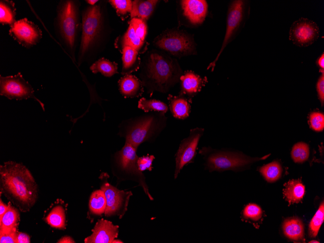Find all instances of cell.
<instances>
[{"mask_svg": "<svg viewBox=\"0 0 324 243\" xmlns=\"http://www.w3.org/2000/svg\"><path fill=\"white\" fill-rule=\"evenodd\" d=\"M1 189L23 211H27L35 203L37 185L29 170L21 163L13 161L0 166Z\"/></svg>", "mask_w": 324, "mask_h": 243, "instance_id": "cell-1", "label": "cell"}, {"mask_svg": "<svg viewBox=\"0 0 324 243\" xmlns=\"http://www.w3.org/2000/svg\"><path fill=\"white\" fill-rule=\"evenodd\" d=\"M167 123L164 113L152 112L124 120L118 126V134L137 149L142 143L155 140Z\"/></svg>", "mask_w": 324, "mask_h": 243, "instance_id": "cell-2", "label": "cell"}, {"mask_svg": "<svg viewBox=\"0 0 324 243\" xmlns=\"http://www.w3.org/2000/svg\"><path fill=\"white\" fill-rule=\"evenodd\" d=\"M182 71L171 60L152 53L141 74L142 84L148 93H166L179 80Z\"/></svg>", "mask_w": 324, "mask_h": 243, "instance_id": "cell-3", "label": "cell"}, {"mask_svg": "<svg viewBox=\"0 0 324 243\" xmlns=\"http://www.w3.org/2000/svg\"><path fill=\"white\" fill-rule=\"evenodd\" d=\"M199 153L203 156L205 169L210 172L240 170L259 159L249 157L242 153L218 151L206 146L202 147Z\"/></svg>", "mask_w": 324, "mask_h": 243, "instance_id": "cell-4", "label": "cell"}, {"mask_svg": "<svg viewBox=\"0 0 324 243\" xmlns=\"http://www.w3.org/2000/svg\"><path fill=\"white\" fill-rule=\"evenodd\" d=\"M0 95L16 100L32 98L38 102L44 111V104L37 98L32 86L24 80L20 73L13 76H0Z\"/></svg>", "mask_w": 324, "mask_h": 243, "instance_id": "cell-5", "label": "cell"}, {"mask_svg": "<svg viewBox=\"0 0 324 243\" xmlns=\"http://www.w3.org/2000/svg\"><path fill=\"white\" fill-rule=\"evenodd\" d=\"M155 45L177 56L193 54L195 49L193 39L187 34L179 32H170L162 34L155 41Z\"/></svg>", "mask_w": 324, "mask_h": 243, "instance_id": "cell-6", "label": "cell"}, {"mask_svg": "<svg viewBox=\"0 0 324 243\" xmlns=\"http://www.w3.org/2000/svg\"><path fill=\"white\" fill-rule=\"evenodd\" d=\"M101 17L99 5L91 6L83 14L80 58L85 54L97 38L101 26Z\"/></svg>", "mask_w": 324, "mask_h": 243, "instance_id": "cell-7", "label": "cell"}, {"mask_svg": "<svg viewBox=\"0 0 324 243\" xmlns=\"http://www.w3.org/2000/svg\"><path fill=\"white\" fill-rule=\"evenodd\" d=\"M204 132V129L196 127L190 130L189 136L183 139L176 155V179L184 166L193 163L197 154L198 145Z\"/></svg>", "mask_w": 324, "mask_h": 243, "instance_id": "cell-8", "label": "cell"}, {"mask_svg": "<svg viewBox=\"0 0 324 243\" xmlns=\"http://www.w3.org/2000/svg\"><path fill=\"white\" fill-rule=\"evenodd\" d=\"M58 22L61 34L68 47H74L77 30V7L71 0L65 1L58 11Z\"/></svg>", "mask_w": 324, "mask_h": 243, "instance_id": "cell-9", "label": "cell"}, {"mask_svg": "<svg viewBox=\"0 0 324 243\" xmlns=\"http://www.w3.org/2000/svg\"><path fill=\"white\" fill-rule=\"evenodd\" d=\"M245 2L242 0L232 1L229 5L227 15L226 33L220 50L215 60L208 67L213 71L216 62L223 51L232 40L243 21L245 11Z\"/></svg>", "mask_w": 324, "mask_h": 243, "instance_id": "cell-10", "label": "cell"}, {"mask_svg": "<svg viewBox=\"0 0 324 243\" xmlns=\"http://www.w3.org/2000/svg\"><path fill=\"white\" fill-rule=\"evenodd\" d=\"M320 30L314 21L301 17L293 22L289 31V39L299 47H306L313 44L318 39Z\"/></svg>", "mask_w": 324, "mask_h": 243, "instance_id": "cell-11", "label": "cell"}, {"mask_svg": "<svg viewBox=\"0 0 324 243\" xmlns=\"http://www.w3.org/2000/svg\"><path fill=\"white\" fill-rule=\"evenodd\" d=\"M105 195L107 206L104 212L106 216L118 215L121 219L127 211V207L131 192H125L117 189L108 182L101 186Z\"/></svg>", "mask_w": 324, "mask_h": 243, "instance_id": "cell-12", "label": "cell"}, {"mask_svg": "<svg viewBox=\"0 0 324 243\" xmlns=\"http://www.w3.org/2000/svg\"><path fill=\"white\" fill-rule=\"evenodd\" d=\"M9 34L22 46L29 48L36 44L42 38V32L34 23L23 18L10 26Z\"/></svg>", "mask_w": 324, "mask_h": 243, "instance_id": "cell-13", "label": "cell"}, {"mask_svg": "<svg viewBox=\"0 0 324 243\" xmlns=\"http://www.w3.org/2000/svg\"><path fill=\"white\" fill-rule=\"evenodd\" d=\"M137 148L125 142L121 150L115 153L114 158L116 166L123 173L144 178V175L138 168Z\"/></svg>", "mask_w": 324, "mask_h": 243, "instance_id": "cell-14", "label": "cell"}, {"mask_svg": "<svg viewBox=\"0 0 324 243\" xmlns=\"http://www.w3.org/2000/svg\"><path fill=\"white\" fill-rule=\"evenodd\" d=\"M118 226L113 225L112 222L101 219L96 224L92 230V234L86 237L85 243H111L117 238Z\"/></svg>", "mask_w": 324, "mask_h": 243, "instance_id": "cell-15", "label": "cell"}, {"mask_svg": "<svg viewBox=\"0 0 324 243\" xmlns=\"http://www.w3.org/2000/svg\"><path fill=\"white\" fill-rule=\"evenodd\" d=\"M181 3L184 15L192 23L200 24L204 20L208 7L206 0H184Z\"/></svg>", "mask_w": 324, "mask_h": 243, "instance_id": "cell-16", "label": "cell"}, {"mask_svg": "<svg viewBox=\"0 0 324 243\" xmlns=\"http://www.w3.org/2000/svg\"><path fill=\"white\" fill-rule=\"evenodd\" d=\"M179 80L181 82L180 95H187L191 98L199 92L207 82L206 78H202L190 70L185 71L180 76Z\"/></svg>", "mask_w": 324, "mask_h": 243, "instance_id": "cell-17", "label": "cell"}, {"mask_svg": "<svg viewBox=\"0 0 324 243\" xmlns=\"http://www.w3.org/2000/svg\"><path fill=\"white\" fill-rule=\"evenodd\" d=\"M119 89L125 97H137L143 92L140 80L132 75H126L118 81Z\"/></svg>", "mask_w": 324, "mask_h": 243, "instance_id": "cell-18", "label": "cell"}, {"mask_svg": "<svg viewBox=\"0 0 324 243\" xmlns=\"http://www.w3.org/2000/svg\"><path fill=\"white\" fill-rule=\"evenodd\" d=\"M169 106L170 112L174 117L179 119H185L190 115L191 106L189 99L184 96H173L168 97Z\"/></svg>", "mask_w": 324, "mask_h": 243, "instance_id": "cell-19", "label": "cell"}, {"mask_svg": "<svg viewBox=\"0 0 324 243\" xmlns=\"http://www.w3.org/2000/svg\"><path fill=\"white\" fill-rule=\"evenodd\" d=\"M284 197L290 204L299 202L305 193V187L299 179L289 180L285 184Z\"/></svg>", "mask_w": 324, "mask_h": 243, "instance_id": "cell-20", "label": "cell"}, {"mask_svg": "<svg viewBox=\"0 0 324 243\" xmlns=\"http://www.w3.org/2000/svg\"><path fill=\"white\" fill-rule=\"evenodd\" d=\"M282 228L285 235L291 240L298 241L304 238V225L298 218L292 217L285 219L283 223Z\"/></svg>", "mask_w": 324, "mask_h": 243, "instance_id": "cell-21", "label": "cell"}, {"mask_svg": "<svg viewBox=\"0 0 324 243\" xmlns=\"http://www.w3.org/2000/svg\"><path fill=\"white\" fill-rule=\"evenodd\" d=\"M158 0H134L132 1L130 16L137 17L143 20H147L154 10Z\"/></svg>", "mask_w": 324, "mask_h": 243, "instance_id": "cell-22", "label": "cell"}, {"mask_svg": "<svg viewBox=\"0 0 324 243\" xmlns=\"http://www.w3.org/2000/svg\"><path fill=\"white\" fill-rule=\"evenodd\" d=\"M106 206V196L102 190H97L92 193L90 198L89 207L93 214L100 215L104 213Z\"/></svg>", "mask_w": 324, "mask_h": 243, "instance_id": "cell-23", "label": "cell"}, {"mask_svg": "<svg viewBox=\"0 0 324 243\" xmlns=\"http://www.w3.org/2000/svg\"><path fill=\"white\" fill-rule=\"evenodd\" d=\"M95 74L100 72L102 75L110 77L117 73V66L115 63L102 58L95 62L90 67Z\"/></svg>", "mask_w": 324, "mask_h": 243, "instance_id": "cell-24", "label": "cell"}, {"mask_svg": "<svg viewBox=\"0 0 324 243\" xmlns=\"http://www.w3.org/2000/svg\"><path fill=\"white\" fill-rule=\"evenodd\" d=\"M45 220L52 227L64 228L65 227V214L63 207L60 205L54 207L45 218Z\"/></svg>", "mask_w": 324, "mask_h": 243, "instance_id": "cell-25", "label": "cell"}, {"mask_svg": "<svg viewBox=\"0 0 324 243\" xmlns=\"http://www.w3.org/2000/svg\"><path fill=\"white\" fill-rule=\"evenodd\" d=\"M16 8L12 1L0 0V22L3 25H12L15 21Z\"/></svg>", "mask_w": 324, "mask_h": 243, "instance_id": "cell-26", "label": "cell"}, {"mask_svg": "<svg viewBox=\"0 0 324 243\" xmlns=\"http://www.w3.org/2000/svg\"><path fill=\"white\" fill-rule=\"evenodd\" d=\"M8 209L1 218H0V230H6L17 227L19 220L18 210L8 204Z\"/></svg>", "mask_w": 324, "mask_h": 243, "instance_id": "cell-27", "label": "cell"}, {"mask_svg": "<svg viewBox=\"0 0 324 243\" xmlns=\"http://www.w3.org/2000/svg\"><path fill=\"white\" fill-rule=\"evenodd\" d=\"M259 171L267 181L273 182L281 177L282 168L279 162L274 161L260 167Z\"/></svg>", "mask_w": 324, "mask_h": 243, "instance_id": "cell-28", "label": "cell"}, {"mask_svg": "<svg viewBox=\"0 0 324 243\" xmlns=\"http://www.w3.org/2000/svg\"><path fill=\"white\" fill-rule=\"evenodd\" d=\"M137 54V50L129 46L124 45L122 74L128 75L134 69L133 66Z\"/></svg>", "mask_w": 324, "mask_h": 243, "instance_id": "cell-29", "label": "cell"}, {"mask_svg": "<svg viewBox=\"0 0 324 243\" xmlns=\"http://www.w3.org/2000/svg\"><path fill=\"white\" fill-rule=\"evenodd\" d=\"M138 107L146 113L156 112L165 113L168 110V106L163 102L157 99H147L144 97L139 100Z\"/></svg>", "mask_w": 324, "mask_h": 243, "instance_id": "cell-30", "label": "cell"}, {"mask_svg": "<svg viewBox=\"0 0 324 243\" xmlns=\"http://www.w3.org/2000/svg\"><path fill=\"white\" fill-rule=\"evenodd\" d=\"M324 220V204L323 201L309 224L308 233L311 237H316Z\"/></svg>", "mask_w": 324, "mask_h": 243, "instance_id": "cell-31", "label": "cell"}, {"mask_svg": "<svg viewBox=\"0 0 324 243\" xmlns=\"http://www.w3.org/2000/svg\"><path fill=\"white\" fill-rule=\"evenodd\" d=\"M309 155V146L305 143H297L292 148L291 156L292 160L295 162L301 163L307 161Z\"/></svg>", "mask_w": 324, "mask_h": 243, "instance_id": "cell-32", "label": "cell"}, {"mask_svg": "<svg viewBox=\"0 0 324 243\" xmlns=\"http://www.w3.org/2000/svg\"><path fill=\"white\" fill-rule=\"evenodd\" d=\"M143 44V41L137 35L133 27L130 25L124 37V45L129 46L136 50H139Z\"/></svg>", "mask_w": 324, "mask_h": 243, "instance_id": "cell-33", "label": "cell"}, {"mask_svg": "<svg viewBox=\"0 0 324 243\" xmlns=\"http://www.w3.org/2000/svg\"><path fill=\"white\" fill-rule=\"evenodd\" d=\"M262 211L258 205L250 203L244 208L243 215L244 218L253 221L259 220L262 216Z\"/></svg>", "mask_w": 324, "mask_h": 243, "instance_id": "cell-34", "label": "cell"}, {"mask_svg": "<svg viewBox=\"0 0 324 243\" xmlns=\"http://www.w3.org/2000/svg\"><path fill=\"white\" fill-rule=\"evenodd\" d=\"M309 123L311 128L317 131H322L324 129V115L320 112H312L309 115Z\"/></svg>", "mask_w": 324, "mask_h": 243, "instance_id": "cell-35", "label": "cell"}, {"mask_svg": "<svg viewBox=\"0 0 324 243\" xmlns=\"http://www.w3.org/2000/svg\"><path fill=\"white\" fill-rule=\"evenodd\" d=\"M110 3L120 15H125L130 12L132 9V1L130 0H112Z\"/></svg>", "mask_w": 324, "mask_h": 243, "instance_id": "cell-36", "label": "cell"}, {"mask_svg": "<svg viewBox=\"0 0 324 243\" xmlns=\"http://www.w3.org/2000/svg\"><path fill=\"white\" fill-rule=\"evenodd\" d=\"M131 25L137 35L144 41L146 34V25L144 20L143 19L134 17L130 21Z\"/></svg>", "mask_w": 324, "mask_h": 243, "instance_id": "cell-37", "label": "cell"}, {"mask_svg": "<svg viewBox=\"0 0 324 243\" xmlns=\"http://www.w3.org/2000/svg\"><path fill=\"white\" fill-rule=\"evenodd\" d=\"M154 159V156L149 154L138 157L137 164L139 170L141 172L146 170L151 171L153 168L152 162Z\"/></svg>", "mask_w": 324, "mask_h": 243, "instance_id": "cell-38", "label": "cell"}, {"mask_svg": "<svg viewBox=\"0 0 324 243\" xmlns=\"http://www.w3.org/2000/svg\"><path fill=\"white\" fill-rule=\"evenodd\" d=\"M16 227L6 230H0V243H16Z\"/></svg>", "mask_w": 324, "mask_h": 243, "instance_id": "cell-39", "label": "cell"}, {"mask_svg": "<svg viewBox=\"0 0 324 243\" xmlns=\"http://www.w3.org/2000/svg\"><path fill=\"white\" fill-rule=\"evenodd\" d=\"M316 89L319 99L323 106L324 103V73H322L316 84Z\"/></svg>", "mask_w": 324, "mask_h": 243, "instance_id": "cell-40", "label": "cell"}, {"mask_svg": "<svg viewBox=\"0 0 324 243\" xmlns=\"http://www.w3.org/2000/svg\"><path fill=\"white\" fill-rule=\"evenodd\" d=\"M16 241V243H30V238L27 234L17 231Z\"/></svg>", "mask_w": 324, "mask_h": 243, "instance_id": "cell-41", "label": "cell"}, {"mask_svg": "<svg viewBox=\"0 0 324 243\" xmlns=\"http://www.w3.org/2000/svg\"><path fill=\"white\" fill-rule=\"evenodd\" d=\"M317 65L320 68V71L322 73H324V53H323L317 59L316 61Z\"/></svg>", "mask_w": 324, "mask_h": 243, "instance_id": "cell-42", "label": "cell"}, {"mask_svg": "<svg viewBox=\"0 0 324 243\" xmlns=\"http://www.w3.org/2000/svg\"><path fill=\"white\" fill-rule=\"evenodd\" d=\"M8 205L5 204L0 199V218L2 217L8 209Z\"/></svg>", "mask_w": 324, "mask_h": 243, "instance_id": "cell-43", "label": "cell"}, {"mask_svg": "<svg viewBox=\"0 0 324 243\" xmlns=\"http://www.w3.org/2000/svg\"><path fill=\"white\" fill-rule=\"evenodd\" d=\"M57 243H75L74 241L73 240L72 238H71L69 236H65L61 238Z\"/></svg>", "mask_w": 324, "mask_h": 243, "instance_id": "cell-44", "label": "cell"}, {"mask_svg": "<svg viewBox=\"0 0 324 243\" xmlns=\"http://www.w3.org/2000/svg\"><path fill=\"white\" fill-rule=\"evenodd\" d=\"M87 2L90 4L91 6H93L95 5V4L98 1V0H86Z\"/></svg>", "mask_w": 324, "mask_h": 243, "instance_id": "cell-45", "label": "cell"}, {"mask_svg": "<svg viewBox=\"0 0 324 243\" xmlns=\"http://www.w3.org/2000/svg\"><path fill=\"white\" fill-rule=\"evenodd\" d=\"M123 242L119 240L114 239L112 243H123Z\"/></svg>", "mask_w": 324, "mask_h": 243, "instance_id": "cell-46", "label": "cell"}, {"mask_svg": "<svg viewBox=\"0 0 324 243\" xmlns=\"http://www.w3.org/2000/svg\"><path fill=\"white\" fill-rule=\"evenodd\" d=\"M309 243H319V242L317 241L313 240L309 242Z\"/></svg>", "mask_w": 324, "mask_h": 243, "instance_id": "cell-47", "label": "cell"}]
</instances>
